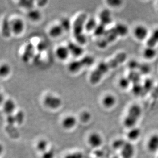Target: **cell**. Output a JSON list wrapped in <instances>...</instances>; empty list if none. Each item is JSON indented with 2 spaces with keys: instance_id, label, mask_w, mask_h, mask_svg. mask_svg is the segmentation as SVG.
Returning a JSON list of instances; mask_svg holds the SVG:
<instances>
[{
  "instance_id": "3",
  "label": "cell",
  "mask_w": 158,
  "mask_h": 158,
  "mask_svg": "<svg viewBox=\"0 0 158 158\" xmlns=\"http://www.w3.org/2000/svg\"><path fill=\"white\" fill-rule=\"evenodd\" d=\"M87 19V14L84 12L81 13L76 17L72 25L74 36L76 41L81 45L85 44L87 42V38L84 33Z\"/></svg>"
},
{
  "instance_id": "32",
  "label": "cell",
  "mask_w": 158,
  "mask_h": 158,
  "mask_svg": "<svg viewBox=\"0 0 158 158\" xmlns=\"http://www.w3.org/2000/svg\"><path fill=\"white\" fill-rule=\"evenodd\" d=\"M10 69L7 64H2L0 68V74L1 76H5L9 74Z\"/></svg>"
},
{
  "instance_id": "40",
  "label": "cell",
  "mask_w": 158,
  "mask_h": 158,
  "mask_svg": "<svg viewBox=\"0 0 158 158\" xmlns=\"http://www.w3.org/2000/svg\"><path fill=\"white\" fill-rule=\"evenodd\" d=\"M45 45H45V44H44L43 43L40 42V43H39L37 45V48H38L39 51H42L44 50L45 48V46H46Z\"/></svg>"
},
{
  "instance_id": "27",
  "label": "cell",
  "mask_w": 158,
  "mask_h": 158,
  "mask_svg": "<svg viewBox=\"0 0 158 158\" xmlns=\"http://www.w3.org/2000/svg\"><path fill=\"white\" fill-rule=\"evenodd\" d=\"M48 145V142L46 140L42 139L37 142L36 148L39 152L43 153L44 152L47 151Z\"/></svg>"
},
{
  "instance_id": "29",
  "label": "cell",
  "mask_w": 158,
  "mask_h": 158,
  "mask_svg": "<svg viewBox=\"0 0 158 158\" xmlns=\"http://www.w3.org/2000/svg\"><path fill=\"white\" fill-rule=\"evenodd\" d=\"M34 2L32 1H21L19 2V4L22 7L25 8L26 9H32L34 6Z\"/></svg>"
},
{
  "instance_id": "25",
  "label": "cell",
  "mask_w": 158,
  "mask_h": 158,
  "mask_svg": "<svg viewBox=\"0 0 158 158\" xmlns=\"http://www.w3.org/2000/svg\"><path fill=\"white\" fill-rule=\"evenodd\" d=\"M27 15L32 21H37L40 19L41 15L38 10L32 9L29 11Z\"/></svg>"
},
{
  "instance_id": "11",
  "label": "cell",
  "mask_w": 158,
  "mask_h": 158,
  "mask_svg": "<svg viewBox=\"0 0 158 158\" xmlns=\"http://www.w3.org/2000/svg\"><path fill=\"white\" fill-rule=\"evenodd\" d=\"M148 29L143 25H139L134 29V35L135 37L139 40H144L148 36Z\"/></svg>"
},
{
  "instance_id": "36",
  "label": "cell",
  "mask_w": 158,
  "mask_h": 158,
  "mask_svg": "<svg viewBox=\"0 0 158 158\" xmlns=\"http://www.w3.org/2000/svg\"><path fill=\"white\" fill-rule=\"evenodd\" d=\"M60 24L63 27L64 30H69L70 28V23L69 20L67 19H62Z\"/></svg>"
},
{
  "instance_id": "31",
  "label": "cell",
  "mask_w": 158,
  "mask_h": 158,
  "mask_svg": "<svg viewBox=\"0 0 158 158\" xmlns=\"http://www.w3.org/2000/svg\"><path fill=\"white\" fill-rule=\"evenodd\" d=\"M15 117L16 123L19 124H21L24 121L25 115H24V113L22 110H19V112H17L16 114L15 115Z\"/></svg>"
},
{
  "instance_id": "7",
  "label": "cell",
  "mask_w": 158,
  "mask_h": 158,
  "mask_svg": "<svg viewBox=\"0 0 158 158\" xmlns=\"http://www.w3.org/2000/svg\"><path fill=\"white\" fill-rule=\"evenodd\" d=\"M135 153V148L133 144L126 142L121 149V155L123 158H133Z\"/></svg>"
},
{
  "instance_id": "8",
  "label": "cell",
  "mask_w": 158,
  "mask_h": 158,
  "mask_svg": "<svg viewBox=\"0 0 158 158\" xmlns=\"http://www.w3.org/2000/svg\"><path fill=\"white\" fill-rule=\"evenodd\" d=\"M10 25L12 32L16 35L21 33L24 29V23L19 18H15L12 19L10 21Z\"/></svg>"
},
{
  "instance_id": "15",
  "label": "cell",
  "mask_w": 158,
  "mask_h": 158,
  "mask_svg": "<svg viewBox=\"0 0 158 158\" xmlns=\"http://www.w3.org/2000/svg\"><path fill=\"white\" fill-rule=\"evenodd\" d=\"M158 44V29L152 32V35L148 39L146 42V47L155 48Z\"/></svg>"
},
{
  "instance_id": "13",
  "label": "cell",
  "mask_w": 158,
  "mask_h": 158,
  "mask_svg": "<svg viewBox=\"0 0 158 158\" xmlns=\"http://www.w3.org/2000/svg\"><path fill=\"white\" fill-rule=\"evenodd\" d=\"M100 23L103 25L107 26L112 22V18L111 12L109 9H103L99 15Z\"/></svg>"
},
{
  "instance_id": "37",
  "label": "cell",
  "mask_w": 158,
  "mask_h": 158,
  "mask_svg": "<svg viewBox=\"0 0 158 158\" xmlns=\"http://www.w3.org/2000/svg\"><path fill=\"white\" fill-rule=\"evenodd\" d=\"M64 158H83V155L80 152H73L66 155Z\"/></svg>"
},
{
  "instance_id": "39",
  "label": "cell",
  "mask_w": 158,
  "mask_h": 158,
  "mask_svg": "<svg viewBox=\"0 0 158 158\" xmlns=\"http://www.w3.org/2000/svg\"><path fill=\"white\" fill-rule=\"evenodd\" d=\"M6 120H7L8 123L10 125H14V124L16 123L15 117L12 114V115H8Z\"/></svg>"
},
{
  "instance_id": "23",
  "label": "cell",
  "mask_w": 158,
  "mask_h": 158,
  "mask_svg": "<svg viewBox=\"0 0 158 158\" xmlns=\"http://www.w3.org/2000/svg\"><path fill=\"white\" fill-rule=\"evenodd\" d=\"M157 51L155 48L146 47L143 51V56L147 60H152L156 56Z\"/></svg>"
},
{
  "instance_id": "2",
  "label": "cell",
  "mask_w": 158,
  "mask_h": 158,
  "mask_svg": "<svg viewBox=\"0 0 158 158\" xmlns=\"http://www.w3.org/2000/svg\"><path fill=\"white\" fill-rule=\"evenodd\" d=\"M128 31L127 26L124 24H117L109 30H106L103 35L97 40V46L99 48H105L119 37L127 35Z\"/></svg>"
},
{
  "instance_id": "17",
  "label": "cell",
  "mask_w": 158,
  "mask_h": 158,
  "mask_svg": "<svg viewBox=\"0 0 158 158\" xmlns=\"http://www.w3.org/2000/svg\"><path fill=\"white\" fill-rule=\"evenodd\" d=\"M129 67L131 69H138V70L140 71L141 72L144 74L148 73L150 71V68L148 65L141 64L136 61H131L130 62Z\"/></svg>"
},
{
  "instance_id": "20",
  "label": "cell",
  "mask_w": 158,
  "mask_h": 158,
  "mask_svg": "<svg viewBox=\"0 0 158 158\" xmlns=\"http://www.w3.org/2000/svg\"><path fill=\"white\" fill-rule=\"evenodd\" d=\"M2 35L5 37H9L11 33L12 32L11 28L10 21H9L7 19H3L2 27Z\"/></svg>"
},
{
  "instance_id": "19",
  "label": "cell",
  "mask_w": 158,
  "mask_h": 158,
  "mask_svg": "<svg viewBox=\"0 0 158 158\" xmlns=\"http://www.w3.org/2000/svg\"><path fill=\"white\" fill-rule=\"evenodd\" d=\"M76 124V119L73 116L66 117L62 122L63 127L66 130H70L75 126Z\"/></svg>"
},
{
  "instance_id": "18",
  "label": "cell",
  "mask_w": 158,
  "mask_h": 158,
  "mask_svg": "<svg viewBox=\"0 0 158 158\" xmlns=\"http://www.w3.org/2000/svg\"><path fill=\"white\" fill-rule=\"evenodd\" d=\"M70 54L67 47L59 46L55 51V54L57 58L61 60H66Z\"/></svg>"
},
{
  "instance_id": "30",
  "label": "cell",
  "mask_w": 158,
  "mask_h": 158,
  "mask_svg": "<svg viewBox=\"0 0 158 158\" xmlns=\"http://www.w3.org/2000/svg\"><path fill=\"white\" fill-rule=\"evenodd\" d=\"M127 142L122 139H117L113 143V147L115 149L121 150Z\"/></svg>"
},
{
  "instance_id": "9",
  "label": "cell",
  "mask_w": 158,
  "mask_h": 158,
  "mask_svg": "<svg viewBox=\"0 0 158 158\" xmlns=\"http://www.w3.org/2000/svg\"><path fill=\"white\" fill-rule=\"evenodd\" d=\"M102 138L97 133L91 134L88 138V142L92 147L94 148H98L102 144Z\"/></svg>"
},
{
  "instance_id": "22",
  "label": "cell",
  "mask_w": 158,
  "mask_h": 158,
  "mask_svg": "<svg viewBox=\"0 0 158 158\" xmlns=\"http://www.w3.org/2000/svg\"><path fill=\"white\" fill-rule=\"evenodd\" d=\"M64 30V29L60 24L56 25L51 27V29H50V35L53 37H58L61 35Z\"/></svg>"
},
{
  "instance_id": "6",
  "label": "cell",
  "mask_w": 158,
  "mask_h": 158,
  "mask_svg": "<svg viewBox=\"0 0 158 158\" xmlns=\"http://www.w3.org/2000/svg\"><path fill=\"white\" fill-rule=\"evenodd\" d=\"M43 102L46 106L51 109H56L61 105V100L59 97L49 94L45 96Z\"/></svg>"
},
{
  "instance_id": "33",
  "label": "cell",
  "mask_w": 158,
  "mask_h": 158,
  "mask_svg": "<svg viewBox=\"0 0 158 158\" xmlns=\"http://www.w3.org/2000/svg\"><path fill=\"white\" fill-rule=\"evenodd\" d=\"M91 114L89 112L84 111L81 113L80 116V119L83 123H87L91 119Z\"/></svg>"
},
{
  "instance_id": "10",
  "label": "cell",
  "mask_w": 158,
  "mask_h": 158,
  "mask_svg": "<svg viewBox=\"0 0 158 158\" xmlns=\"http://www.w3.org/2000/svg\"><path fill=\"white\" fill-rule=\"evenodd\" d=\"M147 148L152 153L158 151V134H153L149 137L147 142Z\"/></svg>"
},
{
  "instance_id": "12",
  "label": "cell",
  "mask_w": 158,
  "mask_h": 158,
  "mask_svg": "<svg viewBox=\"0 0 158 158\" xmlns=\"http://www.w3.org/2000/svg\"><path fill=\"white\" fill-rule=\"evenodd\" d=\"M70 53L74 56H79L84 52V49L80 45L69 42L67 46Z\"/></svg>"
},
{
  "instance_id": "38",
  "label": "cell",
  "mask_w": 158,
  "mask_h": 158,
  "mask_svg": "<svg viewBox=\"0 0 158 158\" xmlns=\"http://www.w3.org/2000/svg\"><path fill=\"white\" fill-rule=\"evenodd\" d=\"M107 3L110 6L117 7L121 4L122 1H118V0H109V1H107Z\"/></svg>"
},
{
  "instance_id": "34",
  "label": "cell",
  "mask_w": 158,
  "mask_h": 158,
  "mask_svg": "<svg viewBox=\"0 0 158 158\" xmlns=\"http://www.w3.org/2000/svg\"><path fill=\"white\" fill-rule=\"evenodd\" d=\"M130 81L128 78L123 77L120 80L119 85L121 88L125 89L129 86Z\"/></svg>"
},
{
  "instance_id": "28",
  "label": "cell",
  "mask_w": 158,
  "mask_h": 158,
  "mask_svg": "<svg viewBox=\"0 0 158 158\" xmlns=\"http://www.w3.org/2000/svg\"><path fill=\"white\" fill-rule=\"evenodd\" d=\"M106 26L102 24H100L97 25V27H96L94 30V34L95 35L97 36H102L106 32Z\"/></svg>"
},
{
  "instance_id": "35",
  "label": "cell",
  "mask_w": 158,
  "mask_h": 158,
  "mask_svg": "<svg viewBox=\"0 0 158 158\" xmlns=\"http://www.w3.org/2000/svg\"><path fill=\"white\" fill-rule=\"evenodd\" d=\"M55 154L52 150H47L42 154V158H54Z\"/></svg>"
},
{
  "instance_id": "14",
  "label": "cell",
  "mask_w": 158,
  "mask_h": 158,
  "mask_svg": "<svg viewBox=\"0 0 158 158\" xmlns=\"http://www.w3.org/2000/svg\"><path fill=\"white\" fill-rule=\"evenodd\" d=\"M141 134V130L137 127H134L131 128L127 134V137L130 141H135L137 140L140 137Z\"/></svg>"
},
{
  "instance_id": "1",
  "label": "cell",
  "mask_w": 158,
  "mask_h": 158,
  "mask_svg": "<svg viewBox=\"0 0 158 158\" xmlns=\"http://www.w3.org/2000/svg\"><path fill=\"white\" fill-rule=\"evenodd\" d=\"M127 58L126 53L120 52L117 54L111 60L100 63L91 73L89 76V82L93 85L98 83L107 72H109L111 69L118 67L126 60Z\"/></svg>"
},
{
  "instance_id": "4",
  "label": "cell",
  "mask_w": 158,
  "mask_h": 158,
  "mask_svg": "<svg viewBox=\"0 0 158 158\" xmlns=\"http://www.w3.org/2000/svg\"><path fill=\"white\" fill-rule=\"evenodd\" d=\"M142 114V110L139 105L134 104L128 109L127 115L123 120V124L127 128H133L136 124Z\"/></svg>"
},
{
  "instance_id": "24",
  "label": "cell",
  "mask_w": 158,
  "mask_h": 158,
  "mask_svg": "<svg viewBox=\"0 0 158 158\" xmlns=\"http://www.w3.org/2000/svg\"><path fill=\"white\" fill-rule=\"evenodd\" d=\"M97 22L93 18H91L87 20L85 24V29L87 31H91L95 30L97 27Z\"/></svg>"
},
{
  "instance_id": "16",
  "label": "cell",
  "mask_w": 158,
  "mask_h": 158,
  "mask_svg": "<svg viewBox=\"0 0 158 158\" xmlns=\"http://www.w3.org/2000/svg\"><path fill=\"white\" fill-rule=\"evenodd\" d=\"M15 103L12 99H8L4 102L3 110L5 113L7 115H12L13 112L15 110Z\"/></svg>"
},
{
  "instance_id": "21",
  "label": "cell",
  "mask_w": 158,
  "mask_h": 158,
  "mask_svg": "<svg viewBox=\"0 0 158 158\" xmlns=\"http://www.w3.org/2000/svg\"><path fill=\"white\" fill-rule=\"evenodd\" d=\"M116 102V98L111 94H108L105 96L102 99V104L106 108H110L115 105Z\"/></svg>"
},
{
  "instance_id": "26",
  "label": "cell",
  "mask_w": 158,
  "mask_h": 158,
  "mask_svg": "<svg viewBox=\"0 0 158 158\" xmlns=\"http://www.w3.org/2000/svg\"><path fill=\"white\" fill-rule=\"evenodd\" d=\"M33 47L32 45L30 44L27 45L26 47L24 54L23 56V58L24 59V61H27V60L30 58V56L33 53Z\"/></svg>"
},
{
  "instance_id": "41",
  "label": "cell",
  "mask_w": 158,
  "mask_h": 158,
  "mask_svg": "<svg viewBox=\"0 0 158 158\" xmlns=\"http://www.w3.org/2000/svg\"><path fill=\"white\" fill-rule=\"evenodd\" d=\"M47 2H48L47 1H43V0L38 1H37V5H39L40 7H42V6H45Z\"/></svg>"
},
{
  "instance_id": "5",
  "label": "cell",
  "mask_w": 158,
  "mask_h": 158,
  "mask_svg": "<svg viewBox=\"0 0 158 158\" xmlns=\"http://www.w3.org/2000/svg\"><path fill=\"white\" fill-rule=\"evenodd\" d=\"M94 59L91 56H85L80 60L72 61L68 65V70L72 73H75L84 68L89 67L93 64Z\"/></svg>"
}]
</instances>
